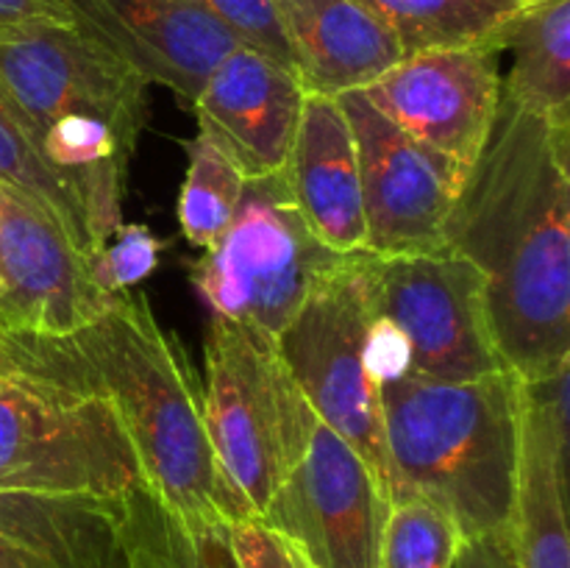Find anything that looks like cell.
<instances>
[{
    "instance_id": "19",
    "label": "cell",
    "mask_w": 570,
    "mask_h": 568,
    "mask_svg": "<svg viewBox=\"0 0 570 568\" xmlns=\"http://www.w3.org/2000/svg\"><path fill=\"white\" fill-rule=\"evenodd\" d=\"M510 535L518 568H570L568 440L554 432L527 384Z\"/></svg>"
},
{
    "instance_id": "21",
    "label": "cell",
    "mask_w": 570,
    "mask_h": 568,
    "mask_svg": "<svg viewBox=\"0 0 570 568\" xmlns=\"http://www.w3.org/2000/svg\"><path fill=\"white\" fill-rule=\"evenodd\" d=\"M360 3L395 33L404 56H410L434 48H462V45L499 48V37L507 22L532 0H360Z\"/></svg>"
},
{
    "instance_id": "11",
    "label": "cell",
    "mask_w": 570,
    "mask_h": 568,
    "mask_svg": "<svg viewBox=\"0 0 570 568\" xmlns=\"http://www.w3.org/2000/svg\"><path fill=\"white\" fill-rule=\"evenodd\" d=\"M390 507L373 468L317 421L304 457L282 479L259 521L293 540L315 568H376Z\"/></svg>"
},
{
    "instance_id": "6",
    "label": "cell",
    "mask_w": 570,
    "mask_h": 568,
    "mask_svg": "<svg viewBox=\"0 0 570 568\" xmlns=\"http://www.w3.org/2000/svg\"><path fill=\"white\" fill-rule=\"evenodd\" d=\"M139 462L106 395L0 379V493L122 499Z\"/></svg>"
},
{
    "instance_id": "3",
    "label": "cell",
    "mask_w": 570,
    "mask_h": 568,
    "mask_svg": "<svg viewBox=\"0 0 570 568\" xmlns=\"http://www.w3.org/2000/svg\"><path fill=\"white\" fill-rule=\"evenodd\" d=\"M523 379L512 371L471 382L404 373L382 384L390 501L423 499L462 540L510 529L521 454Z\"/></svg>"
},
{
    "instance_id": "4",
    "label": "cell",
    "mask_w": 570,
    "mask_h": 568,
    "mask_svg": "<svg viewBox=\"0 0 570 568\" xmlns=\"http://www.w3.org/2000/svg\"><path fill=\"white\" fill-rule=\"evenodd\" d=\"M204 421L220 468L256 518L298 466L317 415L278 354L250 323L212 317L204 349Z\"/></svg>"
},
{
    "instance_id": "26",
    "label": "cell",
    "mask_w": 570,
    "mask_h": 568,
    "mask_svg": "<svg viewBox=\"0 0 570 568\" xmlns=\"http://www.w3.org/2000/svg\"><path fill=\"white\" fill-rule=\"evenodd\" d=\"M109 239L111 243H106L89 259V273L106 295L126 293L128 287L148 278L159 265L161 243L142 223H128V226L120 223Z\"/></svg>"
},
{
    "instance_id": "22",
    "label": "cell",
    "mask_w": 570,
    "mask_h": 568,
    "mask_svg": "<svg viewBox=\"0 0 570 568\" xmlns=\"http://www.w3.org/2000/svg\"><path fill=\"white\" fill-rule=\"evenodd\" d=\"M0 184L42 206L65 228L87 262L104 248L95 239L81 195L45 161L37 131L3 89H0Z\"/></svg>"
},
{
    "instance_id": "24",
    "label": "cell",
    "mask_w": 570,
    "mask_h": 568,
    "mask_svg": "<svg viewBox=\"0 0 570 568\" xmlns=\"http://www.w3.org/2000/svg\"><path fill=\"white\" fill-rule=\"evenodd\" d=\"M245 178L226 154L198 131L189 143V165L178 195V223L195 248H209L226 234L237 212Z\"/></svg>"
},
{
    "instance_id": "30",
    "label": "cell",
    "mask_w": 570,
    "mask_h": 568,
    "mask_svg": "<svg viewBox=\"0 0 570 568\" xmlns=\"http://www.w3.org/2000/svg\"><path fill=\"white\" fill-rule=\"evenodd\" d=\"M454 568H518L510 529L462 540Z\"/></svg>"
},
{
    "instance_id": "12",
    "label": "cell",
    "mask_w": 570,
    "mask_h": 568,
    "mask_svg": "<svg viewBox=\"0 0 570 568\" xmlns=\"http://www.w3.org/2000/svg\"><path fill=\"white\" fill-rule=\"evenodd\" d=\"M501 50L462 45L410 53L362 92L426 148L473 170L501 104Z\"/></svg>"
},
{
    "instance_id": "18",
    "label": "cell",
    "mask_w": 570,
    "mask_h": 568,
    "mask_svg": "<svg viewBox=\"0 0 570 568\" xmlns=\"http://www.w3.org/2000/svg\"><path fill=\"white\" fill-rule=\"evenodd\" d=\"M0 540L53 568H139L122 499L0 493Z\"/></svg>"
},
{
    "instance_id": "29",
    "label": "cell",
    "mask_w": 570,
    "mask_h": 568,
    "mask_svg": "<svg viewBox=\"0 0 570 568\" xmlns=\"http://www.w3.org/2000/svg\"><path fill=\"white\" fill-rule=\"evenodd\" d=\"M232 546L239 568H315L293 540L259 518L232 523Z\"/></svg>"
},
{
    "instance_id": "13",
    "label": "cell",
    "mask_w": 570,
    "mask_h": 568,
    "mask_svg": "<svg viewBox=\"0 0 570 568\" xmlns=\"http://www.w3.org/2000/svg\"><path fill=\"white\" fill-rule=\"evenodd\" d=\"M109 298L65 228L0 184V326L28 337H67Z\"/></svg>"
},
{
    "instance_id": "10",
    "label": "cell",
    "mask_w": 570,
    "mask_h": 568,
    "mask_svg": "<svg viewBox=\"0 0 570 568\" xmlns=\"http://www.w3.org/2000/svg\"><path fill=\"white\" fill-rule=\"evenodd\" d=\"M379 315L399 329L410 373L471 382L507 371L484 306V278L451 248L379 256Z\"/></svg>"
},
{
    "instance_id": "5",
    "label": "cell",
    "mask_w": 570,
    "mask_h": 568,
    "mask_svg": "<svg viewBox=\"0 0 570 568\" xmlns=\"http://www.w3.org/2000/svg\"><path fill=\"white\" fill-rule=\"evenodd\" d=\"M376 317L379 256L356 251L315 284L276 334V345L317 421L373 468L390 496L393 473L384 445L382 388L367 356Z\"/></svg>"
},
{
    "instance_id": "17",
    "label": "cell",
    "mask_w": 570,
    "mask_h": 568,
    "mask_svg": "<svg viewBox=\"0 0 570 568\" xmlns=\"http://www.w3.org/2000/svg\"><path fill=\"white\" fill-rule=\"evenodd\" d=\"M293 72L309 95L365 89L404 59L395 33L360 0H273Z\"/></svg>"
},
{
    "instance_id": "8",
    "label": "cell",
    "mask_w": 570,
    "mask_h": 568,
    "mask_svg": "<svg viewBox=\"0 0 570 568\" xmlns=\"http://www.w3.org/2000/svg\"><path fill=\"white\" fill-rule=\"evenodd\" d=\"M148 87L76 26H0V89L31 123L37 143L65 117H95L134 154L148 120Z\"/></svg>"
},
{
    "instance_id": "20",
    "label": "cell",
    "mask_w": 570,
    "mask_h": 568,
    "mask_svg": "<svg viewBox=\"0 0 570 568\" xmlns=\"http://www.w3.org/2000/svg\"><path fill=\"white\" fill-rule=\"evenodd\" d=\"M512 50L501 92L538 111L570 115V0H532L499 37Z\"/></svg>"
},
{
    "instance_id": "16",
    "label": "cell",
    "mask_w": 570,
    "mask_h": 568,
    "mask_svg": "<svg viewBox=\"0 0 570 568\" xmlns=\"http://www.w3.org/2000/svg\"><path fill=\"white\" fill-rule=\"evenodd\" d=\"M287 178L306 226L328 251H365L356 139L343 106L332 95L306 92Z\"/></svg>"
},
{
    "instance_id": "27",
    "label": "cell",
    "mask_w": 570,
    "mask_h": 568,
    "mask_svg": "<svg viewBox=\"0 0 570 568\" xmlns=\"http://www.w3.org/2000/svg\"><path fill=\"white\" fill-rule=\"evenodd\" d=\"M193 3L215 17L239 45L259 50L293 70L287 39H284L273 0H193Z\"/></svg>"
},
{
    "instance_id": "31",
    "label": "cell",
    "mask_w": 570,
    "mask_h": 568,
    "mask_svg": "<svg viewBox=\"0 0 570 568\" xmlns=\"http://www.w3.org/2000/svg\"><path fill=\"white\" fill-rule=\"evenodd\" d=\"M9 22H65L72 26L65 0H0V26Z\"/></svg>"
},
{
    "instance_id": "28",
    "label": "cell",
    "mask_w": 570,
    "mask_h": 568,
    "mask_svg": "<svg viewBox=\"0 0 570 568\" xmlns=\"http://www.w3.org/2000/svg\"><path fill=\"white\" fill-rule=\"evenodd\" d=\"M0 379H31V382L87 390L76 362L59 349L56 340L14 334L6 326H0Z\"/></svg>"
},
{
    "instance_id": "1",
    "label": "cell",
    "mask_w": 570,
    "mask_h": 568,
    "mask_svg": "<svg viewBox=\"0 0 570 568\" xmlns=\"http://www.w3.org/2000/svg\"><path fill=\"white\" fill-rule=\"evenodd\" d=\"M484 278L490 332L523 382L570 362V115L501 92L445 232Z\"/></svg>"
},
{
    "instance_id": "23",
    "label": "cell",
    "mask_w": 570,
    "mask_h": 568,
    "mask_svg": "<svg viewBox=\"0 0 570 568\" xmlns=\"http://www.w3.org/2000/svg\"><path fill=\"white\" fill-rule=\"evenodd\" d=\"M126 518L139 568H239L226 523H184L137 484L126 493Z\"/></svg>"
},
{
    "instance_id": "15",
    "label": "cell",
    "mask_w": 570,
    "mask_h": 568,
    "mask_svg": "<svg viewBox=\"0 0 570 568\" xmlns=\"http://www.w3.org/2000/svg\"><path fill=\"white\" fill-rule=\"evenodd\" d=\"M304 87L289 67L237 45L204 81L193 106L209 137L243 178L287 170L304 111Z\"/></svg>"
},
{
    "instance_id": "7",
    "label": "cell",
    "mask_w": 570,
    "mask_h": 568,
    "mask_svg": "<svg viewBox=\"0 0 570 568\" xmlns=\"http://www.w3.org/2000/svg\"><path fill=\"white\" fill-rule=\"evenodd\" d=\"M343 256L312 234L282 170L245 178L232 226L204 251L193 287L215 315L276 337Z\"/></svg>"
},
{
    "instance_id": "2",
    "label": "cell",
    "mask_w": 570,
    "mask_h": 568,
    "mask_svg": "<svg viewBox=\"0 0 570 568\" xmlns=\"http://www.w3.org/2000/svg\"><path fill=\"white\" fill-rule=\"evenodd\" d=\"M56 343L76 362L83 388L111 401L159 505L184 523L232 527L256 518L217 462L204 390L145 295L115 293L100 315Z\"/></svg>"
},
{
    "instance_id": "9",
    "label": "cell",
    "mask_w": 570,
    "mask_h": 568,
    "mask_svg": "<svg viewBox=\"0 0 570 568\" xmlns=\"http://www.w3.org/2000/svg\"><path fill=\"white\" fill-rule=\"evenodd\" d=\"M356 139L365 209V251L373 256L434 254L471 170L395 126L362 89L337 95Z\"/></svg>"
},
{
    "instance_id": "25",
    "label": "cell",
    "mask_w": 570,
    "mask_h": 568,
    "mask_svg": "<svg viewBox=\"0 0 570 568\" xmlns=\"http://www.w3.org/2000/svg\"><path fill=\"white\" fill-rule=\"evenodd\" d=\"M462 535L449 516L423 499L390 507L376 568H454Z\"/></svg>"
},
{
    "instance_id": "14",
    "label": "cell",
    "mask_w": 570,
    "mask_h": 568,
    "mask_svg": "<svg viewBox=\"0 0 570 568\" xmlns=\"http://www.w3.org/2000/svg\"><path fill=\"white\" fill-rule=\"evenodd\" d=\"M72 26L148 84L195 100L237 39L193 0H65Z\"/></svg>"
}]
</instances>
